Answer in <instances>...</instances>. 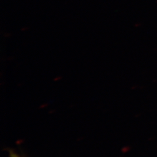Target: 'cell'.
I'll return each instance as SVG.
<instances>
[]
</instances>
